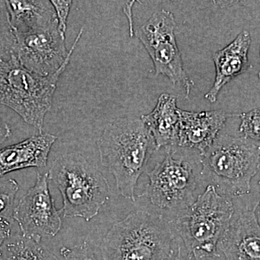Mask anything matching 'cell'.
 <instances>
[{
    "label": "cell",
    "mask_w": 260,
    "mask_h": 260,
    "mask_svg": "<svg viewBox=\"0 0 260 260\" xmlns=\"http://www.w3.org/2000/svg\"></svg>",
    "instance_id": "29"
},
{
    "label": "cell",
    "mask_w": 260,
    "mask_h": 260,
    "mask_svg": "<svg viewBox=\"0 0 260 260\" xmlns=\"http://www.w3.org/2000/svg\"><path fill=\"white\" fill-rule=\"evenodd\" d=\"M234 213L231 198L208 185L185 211L171 223L188 254L196 260H215L218 245L232 224Z\"/></svg>",
    "instance_id": "3"
},
{
    "label": "cell",
    "mask_w": 260,
    "mask_h": 260,
    "mask_svg": "<svg viewBox=\"0 0 260 260\" xmlns=\"http://www.w3.org/2000/svg\"><path fill=\"white\" fill-rule=\"evenodd\" d=\"M83 32L82 28L70 50L67 49L57 22L45 28L15 34L14 55L24 68L32 73L42 76L54 75L73 54Z\"/></svg>",
    "instance_id": "9"
},
{
    "label": "cell",
    "mask_w": 260,
    "mask_h": 260,
    "mask_svg": "<svg viewBox=\"0 0 260 260\" xmlns=\"http://www.w3.org/2000/svg\"><path fill=\"white\" fill-rule=\"evenodd\" d=\"M201 157V178L219 194L231 198L250 192L260 169L259 145L244 137L219 135Z\"/></svg>",
    "instance_id": "4"
},
{
    "label": "cell",
    "mask_w": 260,
    "mask_h": 260,
    "mask_svg": "<svg viewBox=\"0 0 260 260\" xmlns=\"http://www.w3.org/2000/svg\"><path fill=\"white\" fill-rule=\"evenodd\" d=\"M177 146L194 149L202 155L209 148L233 114L225 111L193 112L179 109Z\"/></svg>",
    "instance_id": "11"
},
{
    "label": "cell",
    "mask_w": 260,
    "mask_h": 260,
    "mask_svg": "<svg viewBox=\"0 0 260 260\" xmlns=\"http://www.w3.org/2000/svg\"><path fill=\"white\" fill-rule=\"evenodd\" d=\"M0 260H58L45 247L23 237L3 246Z\"/></svg>",
    "instance_id": "17"
},
{
    "label": "cell",
    "mask_w": 260,
    "mask_h": 260,
    "mask_svg": "<svg viewBox=\"0 0 260 260\" xmlns=\"http://www.w3.org/2000/svg\"><path fill=\"white\" fill-rule=\"evenodd\" d=\"M132 5H130V8H129V5H126L125 9V13L127 18H129V25H130V31H131L132 36H133V32H134V30H133V27L132 26L133 25V22H132V20H133V11H132Z\"/></svg>",
    "instance_id": "26"
},
{
    "label": "cell",
    "mask_w": 260,
    "mask_h": 260,
    "mask_svg": "<svg viewBox=\"0 0 260 260\" xmlns=\"http://www.w3.org/2000/svg\"><path fill=\"white\" fill-rule=\"evenodd\" d=\"M49 180V173H39L35 184L19 200L13 213L22 237L37 243L43 238L55 237L62 226V209L56 208Z\"/></svg>",
    "instance_id": "10"
},
{
    "label": "cell",
    "mask_w": 260,
    "mask_h": 260,
    "mask_svg": "<svg viewBox=\"0 0 260 260\" xmlns=\"http://www.w3.org/2000/svg\"><path fill=\"white\" fill-rule=\"evenodd\" d=\"M10 23L15 34L45 28L57 22L55 10L48 0L6 1Z\"/></svg>",
    "instance_id": "16"
},
{
    "label": "cell",
    "mask_w": 260,
    "mask_h": 260,
    "mask_svg": "<svg viewBox=\"0 0 260 260\" xmlns=\"http://www.w3.org/2000/svg\"><path fill=\"white\" fill-rule=\"evenodd\" d=\"M11 129L2 118H0V146L10 138Z\"/></svg>",
    "instance_id": "24"
},
{
    "label": "cell",
    "mask_w": 260,
    "mask_h": 260,
    "mask_svg": "<svg viewBox=\"0 0 260 260\" xmlns=\"http://www.w3.org/2000/svg\"><path fill=\"white\" fill-rule=\"evenodd\" d=\"M175 95L162 93L153 110L140 117L153 135L157 150L177 145L179 109Z\"/></svg>",
    "instance_id": "15"
},
{
    "label": "cell",
    "mask_w": 260,
    "mask_h": 260,
    "mask_svg": "<svg viewBox=\"0 0 260 260\" xmlns=\"http://www.w3.org/2000/svg\"><path fill=\"white\" fill-rule=\"evenodd\" d=\"M16 36L10 23L6 1L0 0V61L10 59L14 54Z\"/></svg>",
    "instance_id": "18"
},
{
    "label": "cell",
    "mask_w": 260,
    "mask_h": 260,
    "mask_svg": "<svg viewBox=\"0 0 260 260\" xmlns=\"http://www.w3.org/2000/svg\"><path fill=\"white\" fill-rule=\"evenodd\" d=\"M11 234V223L9 219L0 218V255L4 243Z\"/></svg>",
    "instance_id": "23"
},
{
    "label": "cell",
    "mask_w": 260,
    "mask_h": 260,
    "mask_svg": "<svg viewBox=\"0 0 260 260\" xmlns=\"http://www.w3.org/2000/svg\"><path fill=\"white\" fill-rule=\"evenodd\" d=\"M259 202L252 209L246 208L231 224L219 243L225 260H260V224L256 217Z\"/></svg>",
    "instance_id": "12"
},
{
    "label": "cell",
    "mask_w": 260,
    "mask_h": 260,
    "mask_svg": "<svg viewBox=\"0 0 260 260\" xmlns=\"http://www.w3.org/2000/svg\"><path fill=\"white\" fill-rule=\"evenodd\" d=\"M56 139L55 135L39 133L16 144L0 148V179L20 169L47 167L51 147Z\"/></svg>",
    "instance_id": "14"
},
{
    "label": "cell",
    "mask_w": 260,
    "mask_h": 260,
    "mask_svg": "<svg viewBox=\"0 0 260 260\" xmlns=\"http://www.w3.org/2000/svg\"><path fill=\"white\" fill-rule=\"evenodd\" d=\"M173 260H196L190 254H188L185 248L182 245L180 241L179 240L177 246V253L174 256Z\"/></svg>",
    "instance_id": "25"
},
{
    "label": "cell",
    "mask_w": 260,
    "mask_h": 260,
    "mask_svg": "<svg viewBox=\"0 0 260 260\" xmlns=\"http://www.w3.org/2000/svg\"><path fill=\"white\" fill-rule=\"evenodd\" d=\"M176 150L169 147L162 161L147 173L149 183L144 192L154 206L178 215L194 203L197 185L194 165L184 155L175 157Z\"/></svg>",
    "instance_id": "7"
},
{
    "label": "cell",
    "mask_w": 260,
    "mask_h": 260,
    "mask_svg": "<svg viewBox=\"0 0 260 260\" xmlns=\"http://www.w3.org/2000/svg\"><path fill=\"white\" fill-rule=\"evenodd\" d=\"M51 3L55 10L58 28H59L61 37L65 39L68 16H69L70 9H71L73 2L51 0Z\"/></svg>",
    "instance_id": "22"
},
{
    "label": "cell",
    "mask_w": 260,
    "mask_h": 260,
    "mask_svg": "<svg viewBox=\"0 0 260 260\" xmlns=\"http://www.w3.org/2000/svg\"><path fill=\"white\" fill-rule=\"evenodd\" d=\"M179 238L162 215L135 210L114 223L103 239V260H168Z\"/></svg>",
    "instance_id": "2"
},
{
    "label": "cell",
    "mask_w": 260,
    "mask_h": 260,
    "mask_svg": "<svg viewBox=\"0 0 260 260\" xmlns=\"http://www.w3.org/2000/svg\"><path fill=\"white\" fill-rule=\"evenodd\" d=\"M174 15L160 10L142 25L137 36L148 51L155 68V75L167 77L174 85H182L189 97L194 83L186 74L175 36Z\"/></svg>",
    "instance_id": "8"
},
{
    "label": "cell",
    "mask_w": 260,
    "mask_h": 260,
    "mask_svg": "<svg viewBox=\"0 0 260 260\" xmlns=\"http://www.w3.org/2000/svg\"><path fill=\"white\" fill-rule=\"evenodd\" d=\"M259 56H260V48H259ZM259 79H260V72H259Z\"/></svg>",
    "instance_id": "27"
},
{
    "label": "cell",
    "mask_w": 260,
    "mask_h": 260,
    "mask_svg": "<svg viewBox=\"0 0 260 260\" xmlns=\"http://www.w3.org/2000/svg\"><path fill=\"white\" fill-rule=\"evenodd\" d=\"M19 190L15 179H0V218H13L15 197Z\"/></svg>",
    "instance_id": "19"
},
{
    "label": "cell",
    "mask_w": 260,
    "mask_h": 260,
    "mask_svg": "<svg viewBox=\"0 0 260 260\" xmlns=\"http://www.w3.org/2000/svg\"><path fill=\"white\" fill-rule=\"evenodd\" d=\"M59 254L61 260H98L90 245L85 242L73 247L63 246Z\"/></svg>",
    "instance_id": "21"
},
{
    "label": "cell",
    "mask_w": 260,
    "mask_h": 260,
    "mask_svg": "<svg viewBox=\"0 0 260 260\" xmlns=\"http://www.w3.org/2000/svg\"><path fill=\"white\" fill-rule=\"evenodd\" d=\"M71 56L56 73L49 76L29 71L14 54L8 60L0 61V104L14 111L27 124L42 133L58 81Z\"/></svg>",
    "instance_id": "6"
},
{
    "label": "cell",
    "mask_w": 260,
    "mask_h": 260,
    "mask_svg": "<svg viewBox=\"0 0 260 260\" xmlns=\"http://www.w3.org/2000/svg\"><path fill=\"white\" fill-rule=\"evenodd\" d=\"M49 180L60 191L63 216L90 221L110 198V187L96 167L79 153L61 155L49 171Z\"/></svg>",
    "instance_id": "5"
},
{
    "label": "cell",
    "mask_w": 260,
    "mask_h": 260,
    "mask_svg": "<svg viewBox=\"0 0 260 260\" xmlns=\"http://www.w3.org/2000/svg\"><path fill=\"white\" fill-rule=\"evenodd\" d=\"M251 42L249 32L244 30L231 44L213 54L215 78L213 86L205 95L210 103L216 102L221 89L236 77L249 69L248 52Z\"/></svg>",
    "instance_id": "13"
},
{
    "label": "cell",
    "mask_w": 260,
    "mask_h": 260,
    "mask_svg": "<svg viewBox=\"0 0 260 260\" xmlns=\"http://www.w3.org/2000/svg\"><path fill=\"white\" fill-rule=\"evenodd\" d=\"M97 145L101 162L114 176L119 194L135 201L138 181L157 150L150 130L141 118H120L106 126Z\"/></svg>",
    "instance_id": "1"
},
{
    "label": "cell",
    "mask_w": 260,
    "mask_h": 260,
    "mask_svg": "<svg viewBox=\"0 0 260 260\" xmlns=\"http://www.w3.org/2000/svg\"><path fill=\"white\" fill-rule=\"evenodd\" d=\"M239 116L242 119L239 132L244 138L260 142V109H253Z\"/></svg>",
    "instance_id": "20"
},
{
    "label": "cell",
    "mask_w": 260,
    "mask_h": 260,
    "mask_svg": "<svg viewBox=\"0 0 260 260\" xmlns=\"http://www.w3.org/2000/svg\"><path fill=\"white\" fill-rule=\"evenodd\" d=\"M259 185L260 186V181H259ZM259 205H260V202H259Z\"/></svg>",
    "instance_id": "28"
}]
</instances>
